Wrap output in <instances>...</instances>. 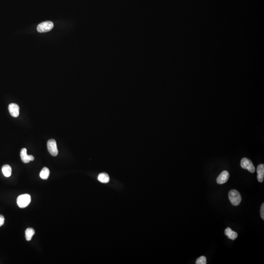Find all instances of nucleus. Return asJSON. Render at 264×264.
Listing matches in <instances>:
<instances>
[{
	"instance_id": "obj_7",
	"label": "nucleus",
	"mask_w": 264,
	"mask_h": 264,
	"mask_svg": "<svg viewBox=\"0 0 264 264\" xmlns=\"http://www.w3.org/2000/svg\"><path fill=\"white\" fill-rule=\"evenodd\" d=\"M9 110L10 114L14 117H17L19 115V106L16 104L11 103L9 105Z\"/></svg>"
},
{
	"instance_id": "obj_1",
	"label": "nucleus",
	"mask_w": 264,
	"mask_h": 264,
	"mask_svg": "<svg viewBox=\"0 0 264 264\" xmlns=\"http://www.w3.org/2000/svg\"><path fill=\"white\" fill-rule=\"evenodd\" d=\"M228 197L231 203L234 206H238L242 200V198L240 193L234 189L229 191Z\"/></svg>"
},
{
	"instance_id": "obj_10",
	"label": "nucleus",
	"mask_w": 264,
	"mask_h": 264,
	"mask_svg": "<svg viewBox=\"0 0 264 264\" xmlns=\"http://www.w3.org/2000/svg\"><path fill=\"white\" fill-rule=\"evenodd\" d=\"M225 233L227 236L228 237L229 239L232 240H234L236 239L238 237L237 233L232 230V229H231L230 228H228L225 229Z\"/></svg>"
},
{
	"instance_id": "obj_8",
	"label": "nucleus",
	"mask_w": 264,
	"mask_h": 264,
	"mask_svg": "<svg viewBox=\"0 0 264 264\" xmlns=\"http://www.w3.org/2000/svg\"><path fill=\"white\" fill-rule=\"evenodd\" d=\"M229 178V173L227 171H222L217 179V182L219 185H222L227 182Z\"/></svg>"
},
{
	"instance_id": "obj_15",
	"label": "nucleus",
	"mask_w": 264,
	"mask_h": 264,
	"mask_svg": "<svg viewBox=\"0 0 264 264\" xmlns=\"http://www.w3.org/2000/svg\"><path fill=\"white\" fill-rule=\"evenodd\" d=\"M207 263L206 258L204 256H202L201 257H199L196 260V264H206Z\"/></svg>"
},
{
	"instance_id": "obj_9",
	"label": "nucleus",
	"mask_w": 264,
	"mask_h": 264,
	"mask_svg": "<svg viewBox=\"0 0 264 264\" xmlns=\"http://www.w3.org/2000/svg\"><path fill=\"white\" fill-rule=\"evenodd\" d=\"M257 179L259 182H262L264 180V165L263 164H259L257 169Z\"/></svg>"
},
{
	"instance_id": "obj_2",
	"label": "nucleus",
	"mask_w": 264,
	"mask_h": 264,
	"mask_svg": "<svg viewBox=\"0 0 264 264\" xmlns=\"http://www.w3.org/2000/svg\"><path fill=\"white\" fill-rule=\"evenodd\" d=\"M31 202V196L28 194L20 195L17 199L18 206L20 208H25L29 205Z\"/></svg>"
},
{
	"instance_id": "obj_17",
	"label": "nucleus",
	"mask_w": 264,
	"mask_h": 264,
	"mask_svg": "<svg viewBox=\"0 0 264 264\" xmlns=\"http://www.w3.org/2000/svg\"><path fill=\"white\" fill-rule=\"evenodd\" d=\"M4 218L3 215H0V227H1L4 224Z\"/></svg>"
},
{
	"instance_id": "obj_12",
	"label": "nucleus",
	"mask_w": 264,
	"mask_h": 264,
	"mask_svg": "<svg viewBox=\"0 0 264 264\" xmlns=\"http://www.w3.org/2000/svg\"><path fill=\"white\" fill-rule=\"evenodd\" d=\"M98 179L100 182L102 183H107L110 181V178L108 174L105 173L100 174L98 176Z\"/></svg>"
},
{
	"instance_id": "obj_13",
	"label": "nucleus",
	"mask_w": 264,
	"mask_h": 264,
	"mask_svg": "<svg viewBox=\"0 0 264 264\" xmlns=\"http://www.w3.org/2000/svg\"><path fill=\"white\" fill-rule=\"evenodd\" d=\"M26 238V240L31 241L32 237L35 234V230L32 228H28L25 231Z\"/></svg>"
},
{
	"instance_id": "obj_6",
	"label": "nucleus",
	"mask_w": 264,
	"mask_h": 264,
	"mask_svg": "<svg viewBox=\"0 0 264 264\" xmlns=\"http://www.w3.org/2000/svg\"><path fill=\"white\" fill-rule=\"evenodd\" d=\"M20 156L23 162L25 163H29L30 161H34V158L32 155H28L27 154V150L26 148H23L22 149Z\"/></svg>"
},
{
	"instance_id": "obj_5",
	"label": "nucleus",
	"mask_w": 264,
	"mask_h": 264,
	"mask_svg": "<svg viewBox=\"0 0 264 264\" xmlns=\"http://www.w3.org/2000/svg\"><path fill=\"white\" fill-rule=\"evenodd\" d=\"M47 149L53 156H56L58 154L56 142L53 139H50L47 143Z\"/></svg>"
},
{
	"instance_id": "obj_11",
	"label": "nucleus",
	"mask_w": 264,
	"mask_h": 264,
	"mask_svg": "<svg viewBox=\"0 0 264 264\" xmlns=\"http://www.w3.org/2000/svg\"><path fill=\"white\" fill-rule=\"evenodd\" d=\"M1 170L4 175L6 177H9L11 175L12 169L9 165H4L3 166Z\"/></svg>"
},
{
	"instance_id": "obj_14",
	"label": "nucleus",
	"mask_w": 264,
	"mask_h": 264,
	"mask_svg": "<svg viewBox=\"0 0 264 264\" xmlns=\"http://www.w3.org/2000/svg\"><path fill=\"white\" fill-rule=\"evenodd\" d=\"M49 175H50V170L47 167L43 168V169L40 173V178L42 179H47L49 178Z\"/></svg>"
},
{
	"instance_id": "obj_4",
	"label": "nucleus",
	"mask_w": 264,
	"mask_h": 264,
	"mask_svg": "<svg viewBox=\"0 0 264 264\" xmlns=\"http://www.w3.org/2000/svg\"><path fill=\"white\" fill-rule=\"evenodd\" d=\"M241 166L245 169H247L250 173L255 172V169L253 163L250 160L246 158H242L241 161Z\"/></svg>"
},
{
	"instance_id": "obj_3",
	"label": "nucleus",
	"mask_w": 264,
	"mask_h": 264,
	"mask_svg": "<svg viewBox=\"0 0 264 264\" xmlns=\"http://www.w3.org/2000/svg\"><path fill=\"white\" fill-rule=\"evenodd\" d=\"M54 26V25L51 21H46L41 23L38 26L37 30L40 33L48 32L51 31Z\"/></svg>"
},
{
	"instance_id": "obj_16",
	"label": "nucleus",
	"mask_w": 264,
	"mask_h": 264,
	"mask_svg": "<svg viewBox=\"0 0 264 264\" xmlns=\"http://www.w3.org/2000/svg\"><path fill=\"white\" fill-rule=\"evenodd\" d=\"M261 216L263 220H264V203L262 204L261 207Z\"/></svg>"
}]
</instances>
